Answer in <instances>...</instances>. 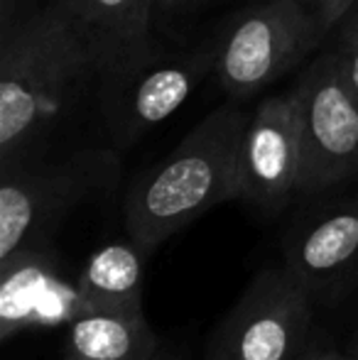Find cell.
Returning a JSON list of instances; mask_svg holds the SVG:
<instances>
[{"label":"cell","instance_id":"7c38bea8","mask_svg":"<svg viewBox=\"0 0 358 360\" xmlns=\"http://www.w3.org/2000/svg\"><path fill=\"white\" fill-rule=\"evenodd\" d=\"M57 255L52 245L23 248L0 260V336L10 341L15 333L39 319L44 299L54 282Z\"/></svg>","mask_w":358,"mask_h":360},{"label":"cell","instance_id":"7a4b0ae2","mask_svg":"<svg viewBox=\"0 0 358 360\" xmlns=\"http://www.w3.org/2000/svg\"><path fill=\"white\" fill-rule=\"evenodd\" d=\"M248 115L234 103L209 113L160 165L133 181L125 228L153 252L191 221L226 201H241V150Z\"/></svg>","mask_w":358,"mask_h":360},{"label":"cell","instance_id":"8fae6325","mask_svg":"<svg viewBox=\"0 0 358 360\" xmlns=\"http://www.w3.org/2000/svg\"><path fill=\"white\" fill-rule=\"evenodd\" d=\"M148 252L138 243H110L91 255L74 294L77 314H140Z\"/></svg>","mask_w":358,"mask_h":360},{"label":"cell","instance_id":"ba28073f","mask_svg":"<svg viewBox=\"0 0 358 360\" xmlns=\"http://www.w3.org/2000/svg\"><path fill=\"white\" fill-rule=\"evenodd\" d=\"M302 115L295 91L268 96L248 115L241 150V201L280 214L300 194Z\"/></svg>","mask_w":358,"mask_h":360},{"label":"cell","instance_id":"9c48e42d","mask_svg":"<svg viewBox=\"0 0 358 360\" xmlns=\"http://www.w3.org/2000/svg\"><path fill=\"white\" fill-rule=\"evenodd\" d=\"M285 270L317 299H336L358 275V199L321 206L292 226Z\"/></svg>","mask_w":358,"mask_h":360},{"label":"cell","instance_id":"277c9868","mask_svg":"<svg viewBox=\"0 0 358 360\" xmlns=\"http://www.w3.org/2000/svg\"><path fill=\"white\" fill-rule=\"evenodd\" d=\"M209 72L211 47L167 52L155 39L103 69L96 76V101L115 150H128L177 113Z\"/></svg>","mask_w":358,"mask_h":360},{"label":"cell","instance_id":"52a82bcc","mask_svg":"<svg viewBox=\"0 0 358 360\" xmlns=\"http://www.w3.org/2000/svg\"><path fill=\"white\" fill-rule=\"evenodd\" d=\"M302 115L300 194L329 191L358 174V98L346 86L334 52L307 67L295 86Z\"/></svg>","mask_w":358,"mask_h":360},{"label":"cell","instance_id":"ac0fdd59","mask_svg":"<svg viewBox=\"0 0 358 360\" xmlns=\"http://www.w3.org/2000/svg\"><path fill=\"white\" fill-rule=\"evenodd\" d=\"M153 360H186V358L181 356V353H177V351H172V348L162 346V348H160V353Z\"/></svg>","mask_w":358,"mask_h":360},{"label":"cell","instance_id":"5bb4252c","mask_svg":"<svg viewBox=\"0 0 358 360\" xmlns=\"http://www.w3.org/2000/svg\"><path fill=\"white\" fill-rule=\"evenodd\" d=\"M334 57L346 86L354 91V96L358 98V5L341 20Z\"/></svg>","mask_w":358,"mask_h":360},{"label":"cell","instance_id":"6da1fadb","mask_svg":"<svg viewBox=\"0 0 358 360\" xmlns=\"http://www.w3.org/2000/svg\"><path fill=\"white\" fill-rule=\"evenodd\" d=\"M96 81L87 39L54 3L0 32V172L39 160V145Z\"/></svg>","mask_w":358,"mask_h":360},{"label":"cell","instance_id":"4fadbf2b","mask_svg":"<svg viewBox=\"0 0 358 360\" xmlns=\"http://www.w3.org/2000/svg\"><path fill=\"white\" fill-rule=\"evenodd\" d=\"M162 343L140 314H77L69 321V351L82 360H153Z\"/></svg>","mask_w":358,"mask_h":360},{"label":"cell","instance_id":"5b68a950","mask_svg":"<svg viewBox=\"0 0 358 360\" xmlns=\"http://www.w3.org/2000/svg\"><path fill=\"white\" fill-rule=\"evenodd\" d=\"M324 39L307 0H260L241 10L211 47L214 74L234 101L275 84Z\"/></svg>","mask_w":358,"mask_h":360},{"label":"cell","instance_id":"ffe728a7","mask_svg":"<svg viewBox=\"0 0 358 360\" xmlns=\"http://www.w3.org/2000/svg\"><path fill=\"white\" fill-rule=\"evenodd\" d=\"M67 360H82V358H79V356H77V353H72V351H69V356H67Z\"/></svg>","mask_w":358,"mask_h":360},{"label":"cell","instance_id":"e0dca14e","mask_svg":"<svg viewBox=\"0 0 358 360\" xmlns=\"http://www.w3.org/2000/svg\"><path fill=\"white\" fill-rule=\"evenodd\" d=\"M194 0H155V15L158 13H174L179 8H186Z\"/></svg>","mask_w":358,"mask_h":360},{"label":"cell","instance_id":"2e32d148","mask_svg":"<svg viewBox=\"0 0 358 360\" xmlns=\"http://www.w3.org/2000/svg\"><path fill=\"white\" fill-rule=\"evenodd\" d=\"M302 360H351V353L339 351V348H334V346H324V348H312V351H307Z\"/></svg>","mask_w":358,"mask_h":360},{"label":"cell","instance_id":"8992f818","mask_svg":"<svg viewBox=\"0 0 358 360\" xmlns=\"http://www.w3.org/2000/svg\"><path fill=\"white\" fill-rule=\"evenodd\" d=\"M314 297L285 265L265 267L216 323L206 360H302Z\"/></svg>","mask_w":358,"mask_h":360},{"label":"cell","instance_id":"9a60e30c","mask_svg":"<svg viewBox=\"0 0 358 360\" xmlns=\"http://www.w3.org/2000/svg\"><path fill=\"white\" fill-rule=\"evenodd\" d=\"M307 5L314 13L317 22H319L321 34H329L334 27H339L341 20L351 13L358 5V0H307Z\"/></svg>","mask_w":358,"mask_h":360},{"label":"cell","instance_id":"30bf717a","mask_svg":"<svg viewBox=\"0 0 358 360\" xmlns=\"http://www.w3.org/2000/svg\"><path fill=\"white\" fill-rule=\"evenodd\" d=\"M87 39L96 76L153 42L155 0H52Z\"/></svg>","mask_w":358,"mask_h":360},{"label":"cell","instance_id":"d6986e66","mask_svg":"<svg viewBox=\"0 0 358 360\" xmlns=\"http://www.w3.org/2000/svg\"><path fill=\"white\" fill-rule=\"evenodd\" d=\"M349 353H351V360H358V333L354 336V341H351Z\"/></svg>","mask_w":358,"mask_h":360},{"label":"cell","instance_id":"3957f363","mask_svg":"<svg viewBox=\"0 0 358 360\" xmlns=\"http://www.w3.org/2000/svg\"><path fill=\"white\" fill-rule=\"evenodd\" d=\"M115 147H82L57 160H32L0 172V260L23 248L49 245L74 209L118 181Z\"/></svg>","mask_w":358,"mask_h":360}]
</instances>
